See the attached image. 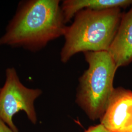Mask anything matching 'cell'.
Masks as SVG:
<instances>
[{"label":"cell","instance_id":"obj_1","mask_svg":"<svg viewBox=\"0 0 132 132\" xmlns=\"http://www.w3.org/2000/svg\"><path fill=\"white\" fill-rule=\"evenodd\" d=\"M65 24L59 1L23 2L0 38V46L35 52L63 36Z\"/></svg>","mask_w":132,"mask_h":132},{"label":"cell","instance_id":"obj_2","mask_svg":"<svg viewBox=\"0 0 132 132\" xmlns=\"http://www.w3.org/2000/svg\"><path fill=\"white\" fill-rule=\"evenodd\" d=\"M122 14L119 8L83 10L77 12L73 23L65 29L61 61L67 63L79 52H108Z\"/></svg>","mask_w":132,"mask_h":132},{"label":"cell","instance_id":"obj_3","mask_svg":"<svg viewBox=\"0 0 132 132\" xmlns=\"http://www.w3.org/2000/svg\"><path fill=\"white\" fill-rule=\"evenodd\" d=\"M89 67L79 79L76 102L93 121L100 119L113 92L118 67L108 52H86Z\"/></svg>","mask_w":132,"mask_h":132},{"label":"cell","instance_id":"obj_4","mask_svg":"<svg viewBox=\"0 0 132 132\" xmlns=\"http://www.w3.org/2000/svg\"><path fill=\"white\" fill-rule=\"evenodd\" d=\"M42 93L39 89L24 86L14 68L6 69L5 84L0 89V119L13 131L18 132L13 118L19 112L24 111L30 121L36 124L34 102Z\"/></svg>","mask_w":132,"mask_h":132},{"label":"cell","instance_id":"obj_5","mask_svg":"<svg viewBox=\"0 0 132 132\" xmlns=\"http://www.w3.org/2000/svg\"><path fill=\"white\" fill-rule=\"evenodd\" d=\"M100 124L110 132H125L132 126V91L114 88Z\"/></svg>","mask_w":132,"mask_h":132},{"label":"cell","instance_id":"obj_6","mask_svg":"<svg viewBox=\"0 0 132 132\" xmlns=\"http://www.w3.org/2000/svg\"><path fill=\"white\" fill-rule=\"evenodd\" d=\"M108 52L118 68L132 62V6L127 12L122 14Z\"/></svg>","mask_w":132,"mask_h":132},{"label":"cell","instance_id":"obj_7","mask_svg":"<svg viewBox=\"0 0 132 132\" xmlns=\"http://www.w3.org/2000/svg\"><path fill=\"white\" fill-rule=\"evenodd\" d=\"M132 5V0H65L61 5L65 23L83 10H102L126 8Z\"/></svg>","mask_w":132,"mask_h":132},{"label":"cell","instance_id":"obj_8","mask_svg":"<svg viewBox=\"0 0 132 132\" xmlns=\"http://www.w3.org/2000/svg\"><path fill=\"white\" fill-rule=\"evenodd\" d=\"M85 132H110L107 130L104 126L100 124L94 126L89 128Z\"/></svg>","mask_w":132,"mask_h":132},{"label":"cell","instance_id":"obj_9","mask_svg":"<svg viewBox=\"0 0 132 132\" xmlns=\"http://www.w3.org/2000/svg\"><path fill=\"white\" fill-rule=\"evenodd\" d=\"M0 132H17L13 131L0 119Z\"/></svg>","mask_w":132,"mask_h":132},{"label":"cell","instance_id":"obj_10","mask_svg":"<svg viewBox=\"0 0 132 132\" xmlns=\"http://www.w3.org/2000/svg\"><path fill=\"white\" fill-rule=\"evenodd\" d=\"M125 132H132V126L131 128H130L128 130H127Z\"/></svg>","mask_w":132,"mask_h":132},{"label":"cell","instance_id":"obj_11","mask_svg":"<svg viewBox=\"0 0 132 132\" xmlns=\"http://www.w3.org/2000/svg\"><path fill=\"white\" fill-rule=\"evenodd\" d=\"M0 89H1V88H0Z\"/></svg>","mask_w":132,"mask_h":132}]
</instances>
